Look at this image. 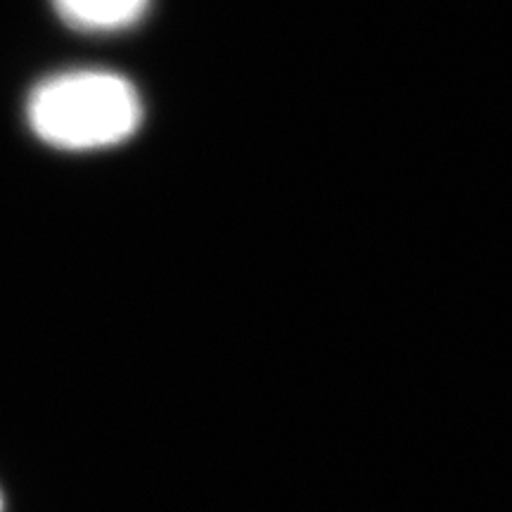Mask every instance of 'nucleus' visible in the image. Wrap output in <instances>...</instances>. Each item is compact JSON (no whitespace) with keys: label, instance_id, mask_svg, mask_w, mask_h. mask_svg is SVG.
<instances>
[{"label":"nucleus","instance_id":"2","mask_svg":"<svg viewBox=\"0 0 512 512\" xmlns=\"http://www.w3.org/2000/svg\"><path fill=\"white\" fill-rule=\"evenodd\" d=\"M55 10L79 31L110 34L133 27L145 15L150 0H53Z\"/></svg>","mask_w":512,"mask_h":512},{"label":"nucleus","instance_id":"1","mask_svg":"<svg viewBox=\"0 0 512 512\" xmlns=\"http://www.w3.org/2000/svg\"><path fill=\"white\" fill-rule=\"evenodd\" d=\"M143 102L131 81L102 69H74L41 81L27 100V121L60 150H102L138 131Z\"/></svg>","mask_w":512,"mask_h":512},{"label":"nucleus","instance_id":"3","mask_svg":"<svg viewBox=\"0 0 512 512\" xmlns=\"http://www.w3.org/2000/svg\"><path fill=\"white\" fill-rule=\"evenodd\" d=\"M0 512H3V496H0Z\"/></svg>","mask_w":512,"mask_h":512}]
</instances>
